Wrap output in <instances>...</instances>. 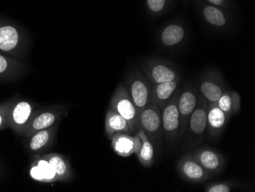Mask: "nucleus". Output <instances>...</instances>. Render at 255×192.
I'll use <instances>...</instances> for the list:
<instances>
[{"instance_id": "nucleus-1", "label": "nucleus", "mask_w": 255, "mask_h": 192, "mask_svg": "<svg viewBox=\"0 0 255 192\" xmlns=\"http://www.w3.org/2000/svg\"><path fill=\"white\" fill-rule=\"evenodd\" d=\"M28 46L26 32L12 21L0 18V52L25 59L28 58Z\"/></svg>"}, {"instance_id": "nucleus-2", "label": "nucleus", "mask_w": 255, "mask_h": 192, "mask_svg": "<svg viewBox=\"0 0 255 192\" xmlns=\"http://www.w3.org/2000/svg\"><path fill=\"white\" fill-rule=\"evenodd\" d=\"M35 111V104L31 100L19 96L13 97L8 110V128L15 132V134L22 136Z\"/></svg>"}, {"instance_id": "nucleus-3", "label": "nucleus", "mask_w": 255, "mask_h": 192, "mask_svg": "<svg viewBox=\"0 0 255 192\" xmlns=\"http://www.w3.org/2000/svg\"><path fill=\"white\" fill-rule=\"evenodd\" d=\"M67 107L61 105L52 106L38 111L36 110L24 130L23 137L27 138L38 130L55 125L62 117L67 116Z\"/></svg>"}, {"instance_id": "nucleus-4", "label": "nucleus", "mask_w": 255, "mask_h": 192, "mask_svg": "<svg viewBox=\"0 0 255 192\" xmlns=\"http://www.w3.org/2000/svg\"><path fill=\"white\" fill-rule=\"evenodd\" d=\"M193 7L208 25L215 28H227L233 19V10H225L202 0H193Z\"/></svg>"}, {"instance_id": "nucleus-5", "label": "nucleus", "mask_w": 255, "mask_h": 192, "mask_svg": "<svg viewBox=\"0 0 255 192\" xmlns=\"http://www.w3.org/2000/svg\"><path fill=\"white\" fill-rule=\"evenodd\" d=\"M111 107L126 119L130 131H133L136 128L138 121V112L133 104L126 86L120 85L117 88L112 100Z\"/></svg>"}, {"instance_id": "nucleus-6", "label": "nucleus", "mask_w": 255, "mask_h": 192, "mask_svg": "<svg viewBox=\"0 0 255 192\" xmlns=\"http://www.w3.org/2000/svg\"><path fill=\"white\" fill-rule=\"evenodd\" d=\"M126 84L129 90L128 94L137 112L143 110L147 105L150 93V87L145 77L140 71H134L128 77Z\"/></svg>"}, {"instance_id": "nucleus-7", "label": "nucleus", "mask_w": 255, "mask_h": 192, "mask_svg": "<svg viewBox=\"0 0 255 192\" xmlns=\"http://www.w3.org/2000/svg\"><path fill=\"white\" fill-rule=\"evenodd\" d=\"M142 68L149 80L154 84L169 82L178 77L176 68L160 60L151 59L143 62Z\"/></svg>"}, {"instance_id": "nucleus-8", "label": "nucleus", "mask_w": 255, "mask_h": 192, "mask_svg": "<svg viewBox=\"0 0 255 192\" xmlns=\"http://www.w3.org/2000/svg\"><path fill=\"white\" fill-rule=\"evenodd\" d=\"M58 123L49 128L38 130L26 138V149L34 156L41 154L50 149L55 139Z\"/></svg>"}, {"instance_id": "nucleus-9", "label": "nucleus", "mask_w": 255, "mask_h": 192, "mask_svg": "<svg viewBox=\"0 0 255 192\" xmlns=\"http://www.w3.org/2000/svg\"><path fill=\"white\" fill-rule=\"evenodd\" d=\"M26 68L25 61L0 52V81H15L25 74Z\"/></svg>"}, {"instance_id": "nucleus-10", "label": "nucleus", "mask_w": 255, "mask_h": 192, "mask_svg": "<svg viewBox=\"0 0 255 192\" xmlns=\"http://www.w3.org/2000/svg\"><path fill=\"white\" fill-rule=\"evenodd\" d=\"M30 178L38 183H51L59 182L54 168L45 156L37 155L30 166L28 171Z\"/></svg>"}, {"instance_id": "nucleus-11", "label": "nucleus", "mask_w": 255, "mask_h": 192, "mask_svg": "<svg viewBox=\"0 0 255 192\" xmlns=\"http://www.w3.org/2000/svg\"><path fill=\"white\" fill-rule=\"evenodd\" d=\"M186 38V29L179 21L167 24L160 32V41L165 48H172L178 46Z\"/></svg>"}, {"instance_id": "nucleus-12", "label": "nucleus", "mask_w": 255, "mask_h": 192, "mask_svg": "<svg viewBox=\"0 0 255 192\" xmlns=\"http://www.w3.org/2000/svg\"><path fill=\"white\" fill-rule=\"evenodd\" d=\"M220 77L214 71H210L202 79L200 88L203 95L211 102H217L223 94Z\"/></svg>"}, {"instance_id": "nucleus-13", "label": "nucleus", "mask_w": 255, "mask_h": 192, "mask_svg": "<svg viewBox=\"0 0 255 192\" xmlns=\"http://www.w3.org/2000/svg\"><path fill=\"white\" fill-rule=\"evenodd\" d=\"M50 164L54 168L56 175L61 183H67L72 179L73 171L67 158L59 153L44 155Z\"/></svg>"}, {"instance_id": "nucleus-14", "label": "nucleus", "mask_w": 255, "mask_h": 192, "mask_svg": "<svg viewBox=\"0 0 255 192\" xmlns=\"http://www.w3.org/2000/svg\"><path fill=\"white\" fill-rule=\"evenodd\" d=\"M106 130L110 137L117 132H129L130 129L126 119L123 118L118 112L110 109L107 113L106 120Z\"/></svg>"}, {"instance_id": "nucleus-15", "label": "nucleus", "mask_w": 255, "mask_h": 192, "mask_svg": "<svg viewBox=\"0 0 255 192\" xmlns=\"http://www.w3.org/2000/svg\"><path fill=\"white\" fill-rule=\"evenodd\" d=\"M176 5L175 0H145L146 10L151 18L165 15Z\"/></svg>"}, {"instance_id": "nucleus-16", "label": "nucleus", "mask_w": 255, "mask_h": 192, "mask_svg": "<svg viewBox=\"0 0 255 192\" xmlns=\"http://www.w3.org/2000/svg\"><path fill=\"white\" fill-rule=\"evenodd\" d=\"M141 127L148 132L154 133L160 128V117L155 109L152 107L144 109L139 116Z\"/></svg>"}, {"instance_id": "nucleus-17", "label": "nucleus", "mask_w": 255, "mask_h": 192, "mask_svg": "<svg viewBox=\"0 0 255 192\" xmlns=\"http://www.w3.org/2000/svg\"><path fill=\"white\" fill-rule=\"evenodd\" d=\"M134 139L127 135L117 133L113 137L115 152L122 156H128L134 152Z\"/></svg>"}, {"instance_id": "nucleus-18", "label": "nucleus", "mask_w": 255, "mask_h": 192, "mask_svg": "<svg viewBox=\"0 0 255 192\" xmlns=\"http://www.w3.org/2000/svg\"><path fill=\"white\" fill-rule=\"evenodd\" d=\"M163 127L166 131H175L180 124V113L176 104H170L164 109L163 113Z\"/></svg>"}, {"instance_id": "nucleus-19", "label": "nucleus", "mask_w": 255, "mask_h": 192, "mask_svg": "<svg viewBox=\"0 0 255 192\" xmlns=\"http://www.w3.org/2000/svg\"><path fill=\"white\" fill-rule=\"evenodd\" d=\"M197 104L196 95L191 90H187L181 94L179 100L178 110L180 116L187 117L194 111Z\"/></svg>"}, {"instance_id": "nucleus-20", "label": "nucleus", "mask_w": 255, "mask_h": 192, "mask_svg": "<svg viewBox=\"0 0 255 192\" xmlns=\"http://www.w3.org/2000/svg\"><path fill=\"white\" fill-rule=\"evenodd\" d=\"M190 118V129L196 135L202 134L207 126V114L202 107L195 109Z\"/></svg>"}, {"instance_id": "nucleus-21", "label": "nucleus", "mask_w": 255, "mask_h": 192, "mask_svg": "<svg viewBox=\"0 0 255 192\" xmlns=\"http://www.w3.org/2000/svg\"><path fill=\"white\" fill-rule=\"evenodd\" d=\"M137 135L142 141L141 150L137 153V155H138L139 159L142 163H147L152 160L153 156H154V148H153L152 144L146 138L145 134H144L143 130H140Z\"/></svg>"}, {"instance_id": "nucleus-22", "label": "nucleus", "mask_w": 255, "mask_h": 192, "mask_svg": "<svg viewBox=\"0 0 255 192\" xmlns=\"http://www.w3.org/2000/svg\"><path fill=\"white\" fill-rule=\"evenodd\" d=\"M177 79L174 81H169V82L161 83L157 84L155 87V94L157 98L160 100H165L168 99L173 92L175 91L177 87Z\"/></svg>"}, {"instance_id": "nucleus-23", "label": "nucleus", "mask_w": 255, "mask_h": 192, "mask_svg": "<svg viewBox=\"0 0 255 192\" xmlns=\"http://www.w3.org/2000/svg\"><path fill=\"white\" fill-rule=\"evenodd\" d=\"M207 120L213 128H222L226 122L225 112H223L219 107H213L207 116Z\"/></svg>"}, {"instance_id": "nucleus-24", "label": "nucleus", "mask_w": 255, "mask_h": 192, "mask_svg": "<svg viewBox=\"0 0 255 192\" xmlns=\"http://www.w3.org/2000/svg\"><path fill=\"white\" fill-rule=\"evenodd\" d=\"M183 171L187 177L194 180L202 179L204 175V172L201 166L190 161L186 162L183 164Z\"/></svg>"}, {"instance_id": "nucleus-25", "label": "nucleus", "mask_w": 255, "mask_h": 192, "mask_svg": "<svg viewBox=\"0 0 255 192\" xmlns=\"http://www.w3.org/2000/svg\"><path fill=\"white\" fill-rule=\"evenodd\" d=\"M200 162L206 169L214 170L219 165V160L216 153L212 151L203 152L200 155Z\"/></svg>"}, {"instance_id": "nucleus-26", "label": "nucleus", "mask_w": 255, "mask_h": 192, "mask_svg": "<svg viewBox=\"0 0 255 192\" xmlns=\"http://www.w3.org/2000/svg\"><path fill=\"white\" fill-rule=\"evenodd\" d=\"M11 101H12V98L0 104V131L8 128V110H9Z\"/></svg>"}, {"instance_id": "nucleus-27", "label": "nucleus", "mask_w": 255, "mask_h": 192, "mask_svg": "<svg viewBox=\"0 0 255 192\" xmlns=\"http://www.w3.org/2000/svg\"><path fill=\"white\" fill-rule=\"evenodd\" d=\"M202 1L225 10H234L236 7L235 0H202Z\"/></svg>"}, {"instance_id": "nucleus-28", "label": "nucleus", "mask_w": 255, "mask_h": 192, "mask_svg": "<svg viewBox=\"0 0 255 192\" xmlns=\"http://www.w3.org/2000/svg\"><path fill=\"white\" fill-rule=\"evenodd\" d=\"M219 108L221 109L225 113L230 111L233 105V100L231 98L230 96L228 94H222L220 98L218 100Z\"/></svg>"}, {"instance_id": "nucleus-29", "label": "nucleus", "mask_w": 255, "mask_h": 192, "mask_svg": "<svg viewBox=\"0 0 255 192\" xmlns=\"http://www.w3.org/2000/svg\"><path fill=\"white\" fill-rule=\"evenodd\" d=\"M209 192H229L230 189L226 185L219 184L213 186L210 189H208Z\"/></svg>"}, {"instance_id": "nucleus-30", "label": "nucleus", "mask_w": 255, "mask_h": 192, "mask_svg": "<svg viewBox=\"0 0 255 192\" xmlns=\"http://www.w3.org/2000/svg\"><path fill=\"white\" fill-rule=\"evenodd\" d=\"M185 3H189V2H193V0H182Z\"/></svg>"}]
</instances>
